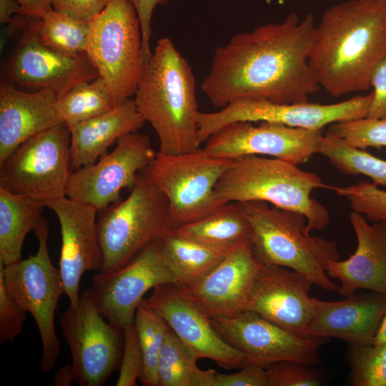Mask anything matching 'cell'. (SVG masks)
<instances>
[{
    "instance_id": "cell-1",
    "label": "cell",
    "mask_w": 386,
    "mask_h": 386,
    "mask_svg": "<svg viewBox=\"0 0 386 386\" xmlns=\"http://www.w3.org/2000/svg\"><path fill=\"white\" fill-rule=\"evenodd\" d=\"M315 31L312 14L300 20L290 13L280 23L234 34L215 49L202 92L221 109L239 99L307 102L320 86L309 62Z\"/></svg>"
},
{
    "instance_id": "cell-2",
    "label": "cell",
    "mask_w": 386,
    "mask_h": 386,
    "mask_svg": "<svg viewBox=\"0 0 386 386\" xmlns=\"http://www.w3.org/2000/svg\"><path fill=\"white\" fill-rule=\"evenodd\" d=\"M385 54L386 0H347L322 14L309 62L320 86L338 97L368 90Z\"/></svg>"
},
{
    "instance_id": "cell-3",
    "label": "cell",
    "mask_w": 386,
    "mask_h": 386,
    "mask_svg": "<svg viewBox=\"0 0 386 386\" xmlns=\"http://www.w3.org/2000/svg\"><path fill=\"white\" fill-rule=\"evenodd\" d=\"M134 104L159 139V152L179 154L199 147L195 79L172 40L160 39L143 68Z\"/></svg>"
},
{
    "instance_id": "cell-4",
    "label": "cell",
    "mask_w": 386,
    "mask_h": 386,
    "mask_svg": "<svg viewBox=\"0 0 386 386\" xmlns=\"http://www.w3.org/2000/svg\"><path fill=\"white\" fill-rule=\"evenodd\" d=\"M325 184L315 173L278 158L247 155L233 159L215 187L223 203L262 201L277 207L299 212L306 218L304 232L322 230L330 222L326 207L311 196Z\"/></svg>"
},
{
    "instance_id": "cell-5",
    "label": "cell",
    "mask_w": 386,
    "mask_h": 386,
    "mask_svg": "<svg viewBox=\"0 0 386 386\" xmlns=\"http://www.w3.org/2000/svg\"><path fill=\"white\" fill-rule=\"evenodd\" d=\"M241 203L251 225L253 253L264 265L297 271L313 284L338 292L340 286L327 273L328 264L339 259L335 241L305 234L306 218L299 212L262 201Z\"/></svg>"
},
{
    "instance_id": "cell-6",
    "label": "cell",
    "mask_w": 386,
    "mask_h": 386,
    "mask_svg": "<svg viewBox=\"0 0 386 386\" xmlns=\"http://www.w3.org/2000/svg\"><path fill=\"white\" fill-rule=\"evenodd\" d=\"M101 273L112 272L171 230L168 202L141 173L129 196L98 211Z\"/></svg>"
},
{
    "instance_id": "cell-7",
    "label": "cell",
    "mask_w": 386,
    "mask_h": 386,
    "mask_svg": "<svg viewBox=\"0 0 386 386\" xmlns=\"http://www.w3.org/2000/svg\"><path fill=\"white\" fill-rule=\"evenodd\" d=\"M232 161L199 147L179 154L159 151L141 174L166 197L174 229L197 222L225 204L217 199L215 187Z\"/></svg>"
},
{
    "instance_id": "cell-8",
    "label": "cell",
    "mask_w": 386,
    "mask_h": 386,
    "mask_svg": "<svg viewBox=\"0 0 386 386\" xmlns=\"http://www.w3.org/2000/svg\"><path fill=\"white\" fill-rule=\"evenodd\" d=\"M89 24L86 54L115 107L135 94L143 68L139 19L129 0H112Z\"/></svg>"
},
{
    "instance_id": "cell-9",
    "label": "cell",
    "mask_w": 386,
    "mask_h": 386,
    "mask_svg": "<svg viewBox=\"0 0 386 386\" xmlns=\"http://www.w3.org/2000/svg\"><path fill=\"white\" fill-rule=\"evenodd\" d=\"M34 232L38 239L35 254L6 265L0 262V272L9 295L34 319L42 345L41 368L47 373L55 366L60 352L54 318L64 286L59 268L50 258L49 227L43 216Z\"/></svg>"
},
{
    "instance_id": "cell-10",
    "label": "cell",
    "mask_w": 386,
    "mask_h": 386,
    "mask_svg": "<svg viewBox=\"0 0 386 386\" xmlns=\"http://www.w3.org/2000/svg\"><path fill=\"white\" fill-rule=\"evenodd\" d=\"M70 140L64 122L25 140L0 163V189L44 206L65 197L72 172Z\"/></svg>"
},
{
    "instance_id": "cell-11",
    "label": "cell",
    "mask_w": 386,
    "mask_h": 386,
    "mask_svg": "<svg viewBox=\"0 0 386 386\" xmlns=\"http://www.w3.org/2000/svg\"><path fill=\"white\" fill-rule=\"evenodd\" d=\"M103 317L91 287L85 290L78 305L69 306L61 317L74 382L81 386H101L120 367L123 330Z\"/></svg>"
},
{
    "instance_id": "cell-12",
    "label": "cell",
    "mask_w": 386,
    "mask_h": 386,
    "mask_svg": "<svg viewBox=\"0 0 386 386\" xmlns=\"http://www.w3.org/2000/svg\"><path fill=\"white\" fill-rule=\"evenodd\" d=\"M372 99L373 92L332 104L239 99L217 112H199L198 139L200 144L206 142L216 131L234 122H267L292 127L323 129L327 124L367 117Z\"/></svg>"
},
{
    "instance_id": "cell-13",
    "label": "cell",
    "mask_w": 386,
    "mask_h": 386,
    "mask_svg": "<svg viewBox=\"0 0 386 386\" xmlns=\"http://www.w3.org/2000/svg\"><path fill=\"white\" fill-rule=\"evenodd\" d=\"M209 320L227 343L264 367L285 360L320 364L319 349L330 340L292 332L249 310Z\"/></svg>"
},
{
    "instance_id": "cell-14",
    "label": "cell",
    "mask_w": 386,
    "mask_h": 386,
    "mask_svg": "<svg viewBox=\"0 0 386 386\" xmlns=\"http://www.w3.org/2000/svg\"><path fill=\"white\" fill-rule=\"evenodd\" d=\"M116 144L95 163L71 172L66 197L99 211L119 200L122 189L133 187L157 153L149 137L138 132L121 137Z\"/></svg>"
},
{
    "instance_id": "cell-15",
    "label": "cell",
    "mask_w": 386,
    "mask_h": 386,
    "mask_svg": "<svg viewBox=\"0 0 386 386\" xmlns=\"http://www.w3.org/2000/svg\"><path fill=\"white\" fill-rule=\"evenodd\" d=\"M234 122L224 125L206 141L204 149L216 157L235 159L269 155L297 165L319 153L323 129L292 127L261 122Z\"/></svg>"
},
{
    "instance_id": "cell-16",
    "label": "cell",
    "mask_w": 386,
    "mask_h": 386,
    "mask_svg": "<svg viewBox=\"0 0 386 386\" xmlns=\"http://www.w3.org/2000/svg\"><path fill=\"white\" fill-rule=\"evenodd\" d=\"M167 283L177 284V281L157 240L121 268L94 275L91 288L102 316L123 330L134 323L144 295L149 290Z\"/></svg>"
},
{
    "instance_id": "cell-17",
    "label": "cell",
    "mask_w": 386,
    "mask_h": 386,
    "mask_svg": "<svg viewBox=\"0 0 386 386\" xmlns=\"http://www.w3.org/2000/svg\"><path fill=\"white\" fill-rule=\"evenodd\" d=\"M179 339L199 359L207 358L227 369L242 368L252 359L227 343L204 313L174 283L157 286L147 299Z\"/></svg>"
},
{
    "instance_id": "cell-18",
    "label": "cell",
    "mask_w": 386,
    "mask_h": 386,
    "mask_svg": "<svg viewBox=\"0 0 386 386\" xmlns=\"http://www.w3.org/2000/svg\"><path fill=\"white\" fill-rule=\"evenodd\" d=\"M263 266L254 254L250 240L246 239L232 247L204 277L179 286L209 317L231 315L247 309L255 278Z\"/></svg>"
},
{
    "instance_id": "cell-19",
    "label": "cell",
    "mask_w": 386,
    "mask_h": 386,
    "mask_svg": "<svg viewBox=\"0 0 386 386\" xmlns=\"http://www.w3.org/2000/svg\"><path fill=\"white\" fill-rule=\"evenodd\" d=\"M45 207L59 219L61 236L59 270L64 294L69 300V306L74 307L80 300L81 277L89 271L100 272L103 266L96 227L98 210L66 197L49 202Z\"/></svg>"
},
{
    "instance_id": "cell-20",
    "label": "cell",
    "mask_w": 386,
    "mask_h": 386,
    "mask_svg": "<svg viewBox=\"0 0 386 386\" xmlns=\"http://www.w3.org/2000/svg\"><path fill=\"white\" fill-rule=\"evenodd\" d=\"M8 73L19 85L49 90L56 99L99 76L86 54L71 56L44 46L29 24L9 61Z\"/></svg>"
},
{
    "instance_id": "cell-21",
    "label": "cell",
    "mask_w": 386,
    "mask_h": 386,
    "mask_svg": "<svg viewBox=\"0 0 386 386\" xmlns=\"http://www.w3.org/2000/svg\"><path fill=\"white\" fill-rule=\"evenodd\" d=\"M312 284L306 275L297 271L264 265L255 278L247 310L305 335L315 314L314 298L309 296Z\"/></svg>"
},
{
    "instance_id": "cell-22",
    "label": "cell",
    "mask_w": 386,
    "mask_h": 386,
    "mask_svg": "<svg viewBox=\"0 0 386 386\" xmlns=\"http://www.w3.org/2000/svg\"><path fill=\"white\" fill-rule=\"evenodd\" d=\"M357 292L336 302L314 298L315 314L304 335L337 338L350 346L373 343L386 314V296Z\"/></svg>"
},
{
    "instance_id": "cell-23",
    "label": "cell",
    "mask_w": 386,
    "mask_h": 386,
    "mask_svg": "<svg viewBox=\"0 0 386 386\" xmlns=\"http://www.w3.org/2000/svg\"><path fill=\"white\" fill-rule=\"evenodd\" d=\"M350 221L357 237V249L345 260L330 262L327 273L340 282L338 292L342 296L359 290L386 296V221L370 224L353 211Z\"/></svg>"
},
{
    "instance_id": "cell-24",
    "label": "cell",
    "mask_w": 386,
    "mask_h": 386,
    "mask_svg": "<svg viewBox=\"0 0 386 386\" xmlns=\"http://www.w3.org/2000/svg\"><path fill=\"white\" fill-rule=\"evenodd\" d=\"M55 94L46 89L19 91L0 87V163L31 137L62 123L54 107Z\"/></svg>"
},
{
    "instance_id": "cell-25",
    "label": "cell",
    "mask_w": 386,
    "mask_h": 386,
    "mask_svg": "<svg viewBox=\"0 0 386 386\" xmlns=\"http://www.w3.org/2000/svg\"><path fill=\"white\" fill-rule=\"evenodd\" d=\"M145 122L130 98L99 115L68 125L71 170L95 163L121 137L138 132Z\"/></svg>"
},
{
    "instance_id": "cell-26",
    "label": "cell",
    "mask_w": 386,
    "mask_h": 386,
    "mask_svg": "<svg viewBox=\"0 0 386 386\" xmlns=\"http://www.w3.org/2000/svg\"><path fill=\"white\" fill-rule=\"evenodd\" d=\"M159 244L164 260L179 286L191 284L204 277L232 248L204 244L172 229L159 239Z\"/></svg>"
},
{
    "instance_id": "cell-27",
    "label": "cell",
    "mask_w": 386,
    "mask_h": 386,
    "mask_svg": "<svg viewBox=\"0 0 386 386\" xmlns=\"http://www.w3.org/2000/svg\"><path fill=\"white\" fill-rule=\"evenodd\" d=\"M45 206L0 189V262L4 265L21 259L24 241L34 231Z\"/></svg>"
},
{
    "instance_id": "cell-28",
    "label": "cell",
    "mask_w": 386,
    "mask_h": 386,
    "mask_svg": "<svg viewBox=\"0 0 386 386\" xmlns=\"http://www.w3.org/2000/svg\"><path fill=\"white\" fill-rule=\"evenodd\" d=\"M177 233L200 243L231 248L249 239L251 225L241 202H227L205 217L177 228Z\"/></svg>"
},
{
    "instance_id": "cell-29",
    "label": "cell",
    "mask_w": 386,
    "mask_h": 386,
    "mask_svg": "<svg viewBox=\"0 0 386 386\" xmlns=\"http://www.w3.org/2000/svg\"><path fill=\"white\" fill-rule=\"evenodd\" d=\"M198 358L169 327L159 353V386H215L217 372L197 366Z\"/></svg>"
},
{
    "instance_id": "cell-30",
    "label": "cell",
    "mask_w": 386,
    "mask_h": 386,
    "mask_svg": "<svg viewBox=\"0 0 386 386\" xmlns=\"http://www.w3.org/2000/svg\"><path fill=\"white\" fill-rule=\"evenodd\" d=\"M29 26L38 40L54 51L71 56L86 54L89 23L53 10L42 18L33 17Z\"/></svg>"
},
{
    "instance_id": "cell-31",
    "label": "cell",
    "mask_w": 386,
    "mask_h": 386,
    "mask_svg": "<svg viewBox=\"0 0 386 386\" xmlns=\"http://www.w3.org/2000/svg\"><path fill=\"white\" fill-rule=\"evenodd\" d=\"M319 154L326 157L343 174H363L376 185L386 187V161L349 144L340 137L327 132L322 138Z\"/></svg>"
},
{
    "instance_id": "cell-32",
    "label": "cell",
    "mask_w": 386,
    "mask_h": 386,
    "mask_svg": "<svg viewBox=\"0 0 386 386\" xmlns=\"http://www.w3.org/2000/svg\"><path fill=\"white\" fill-rule=\"evenodd\" d=\"M133 324L144 356V369L139 380L145 386H159L158 360L169 327L144 298L137 309Z\"/></svg>"
},
{
    "instance_id": "cell-33",
    "label": "cell",
    "mask_w": 386,
    "mask_h": 386,
    "mask_svg": "<svg viewBox=\"0 0 386 386\" xmlns=\"http://www.w3.org/2000/svg\"><path fill=\"white\" fill-rule=\"evenodd\" d=\"M114 107L107 86L99 76L73 88L54 104L59 119L67 125L89 119Z\"/></svg>"
},
{
    "instance_id": "cell-34",
    "label": "cell",
    "mask_w": 386,
    "mask_h": 386,
    "mask_svg": "<svg viewBox=\"0 0 386 386\" xmlns=\"http://www.w3.org/2000/svg\"><path fill=\"white\" fill-rule=\"evenodd\" d=\"M349 364L354 386H386V343L350 346Z\"/></svg>"
},
{
    "instance_id": "cell-35",
    "label": "cell",
    "mask_w": 386,
    "mask_h": 386,
    "mask_svg": "<svg viewBox=\"0 0 386 386\" xmlns=\"http://www.w3.org/2000/svg\"><path fill=\"white\" fill-rule=\"evenodd\" d=\"M327 132L359 149L386 147V119L365 117L335 122Z\"/></svg>"
},
{
    "instance_id": "cell-36",
    "label": "cell",
    "mask_w": 386,
    "mask_h": 386,
    "mask_svg": "<svg viewBox=\"0 0 386 386\" xmlns=\"http://www.w3.org/2000/svg\"><path fill=\"white\" fill-rule=\"evenodd\" d=\"M332 189L346 198L352 211L363 215L367 221H386V190L375 184L361 181L350 186L332 187Z\"/></svg>"
},
{
    "instance_id": "cell-37",
    "label": "cell",
    "mask_w": 386,
    "mask_h": 386,
    "mask_svg": "<svg viewBox=\"0 0 386 386\" xmlns=\"http://www.w3.org/2000/svg\"><path fill=\"white\" fill-rule=\"evenodd\" d=\"M269 386H317L321 385L320 373L310 365L285 360L266 367Z\"/></svg>"
},
{
    "instance_id": "cell-38",
    "label": "cell",
    "mask_w": 386,
    "mask_h": 386,
    "mask_svg": "<svg viewBox=\"0 0 386 386\" xmlns=\"http://www.w3.org/2000/svg\"><path fill=\"white\" fill-rule=\"evenodd\" d=\"M124 347L117 386H134L144 369V356L134 324L123 329Z\"/></svg>"
},
{
    "instance_id": "cell-39",
    "label": "cell",
    "mask_w": 386,
    "mask_h": 386,
    "mask_svg": "<svg viewBox=\"0 0 386 386\" xmlns=\"http://www.w3.org/2000/svg\"><path fill=\"white\" fill-rule=\"evenodd\" d=\"M24 311L9 295L0 272V344L12 343L23 330L26 321Z\"/></svg>"
},
{
    "instance_id": "cell-40",
    "label": "cell",
    "mask_w": 386,
    "mask_h": 386,
    "mask_svg": "<svg viewBox=\"0 0 386 386\" xmlns=\"http://www.w3.org/2000/svg\"><path fill=\"white\" fill-rule=\"evenodd\" d=\"M112 0H52L53 10L76 20L90 23Z\"/></svg>"
},
{
    "instance_id": "cell-41",
    "label": "cell",
    "mask_w": 386,
    "mask_h": 386,
    "mask_svg": "<svg viewBox=\"0 0 386 386\" xmlns=\"http://www.w3.org/2000/svg\"><path fill=\"white\" fill-rule=\"evenodd\" d=\"M215 386H269V380L264 367L249 363L236 373L217 372Z\"/></svg>"
},
{
    "instance_id": "cell-42",
    "label": "cell",
    "mask_w": 386,
    "mask_h": 386,
    "mask_svg": "<svg viewBox=\"0 0 386 386\" xmlns=\"http://www.w3.org/2000/svg\"><path fill=\"white\" fill-rule=\"evenodd\" d=\"M370 83L374 91L367 117L386 119V54L374 66Z\"/></svg>"
},
{
    "instance_id": "cell-43",
    "label": "cell",
    "mask_w": 386,
    "mask_h": 386,
    "mask_svg": "<svg viewBox=\"0 0 386 386\" xmlns=\"http://www.w3.org/2000/svg\"><path fill=\"white\" fill-rule=\"evenodd\" d=\"M134 6L141 26L142 50L143 63L146 64L151 58L152 52L150 49L152 36V17L155 7L159 4H165L168 0H129Z\"/></svg>"
},
{
    "instance_id": "cell-44",
    "label": "cell",
    "mask_w": 386,
    "mask_h": 386,
    "mask_svg": "<svg viewBox=\"0 0 386 386\" xmlns=\"http://www.w3.org/2000/svg\"><path fill=\"white\" fill-rule=\"evenodd\" d=\"M22 13L31 17L42 18L53 11L52 0H16Z\"/></svg>"
},
{
    "instance_id": "cell-45",
    "label": "cell",
    "mask_w": 386,
    "mask_h": 386,
    "mask_svg": "<svg viewBox=\"0 0 386 386\" xmlns=\"http://www.w3.org/2000/svg\"><path fill=\"white\" fill-rule=\"evenodd\" d=\"M19 13H22V8L16 0H0L1 24L10 23Z\"/></svg>"
},
{
    "instance_id": "cell-46",
    "label": "cell",
    "mask_w": 386,
    "mask_h": 386,
    "mask_svg": "<svg viewBox=\"0 0 386 386\" xmlns=\"http://www.w3.org/2000/svg\"><path fill=\"white\" fill-rule=\"evenodd\" d=\"M74 382V376L71 365H66L57 370L54 378L56 386H69Z\"/></svg>"
},
{
    "instance_id": "cell-47",
    "label": "cell",
    "mask_w": 386,
    "mask_h": 386,
    "mask_svg": "<svg viewBox=\"0 0 386 386\" xmlns=\"http://www.w3.org/2000/svg\"><path fill=\"white\" fill-rule=\"evenodd\" d=\"M377 344L386 343V314L382 321L378 332L374 339V342Z\"/></svg>"
}]
</instances>
